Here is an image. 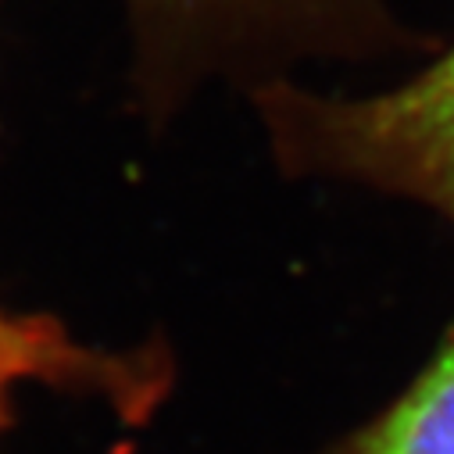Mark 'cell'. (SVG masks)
Segmentation results:
<instances>
[{"label":"cell","mask_w":454,"mask_h":454,"mask_svg":"<svg viewBox=\"0 0 454 454\" xmlns=\"http://www.w3.org/2000/svg\"><path fill=\"white\" fill-rule=\"evenodd\" d=\"M254 104L290 176L362 183L454 222V43L380 93L325 97L269 79L254 86Z\"/></svg>","instance_id":"6da1fadb"},{"label":"cell","mask_w":454,"mask_h":454,"mask_svg":"<svg viewBox=\"0 0 454 454\" xmlns=\"http://www.w3.org/2000/svg\"><path fill=\"white\" fill-rule=\"evenodd\" d=\"M129 15L140 82L161 107L207 75L269 82L294 58L369 54L397 40L387 0H129Z\"/></svg>","instance_id":"7a4b0ae2"},{"label":"cell","mask_w":454,"mask_h":454,"mask_svg":"<svg viewBox=\"0 0 454 454\" xmlns=\"http://www.w3.org/2000/svg\"><path fill=\"white\" fill-rule=\"evenodd\" d=\"M47 383L100 397L122 419H147L172 387L168 358L158 351H104L82 344L58 318L0 308V429L19 387Z\"/></svg>","instance_id":"3957f363"},{"label":"cell","mask_w":454,"mask_h":454,"mask_svg":"<svg viewBox=\"0 0 454 454\" xmlns=\"http://www.w3.org/2000/svg\"><path fill=\"white\" fill-rule=\"evenodd\" d=\"M329 454H454V325L411 387Z\"/></svg>","instance_id":"277c9868"}]
</instances>
